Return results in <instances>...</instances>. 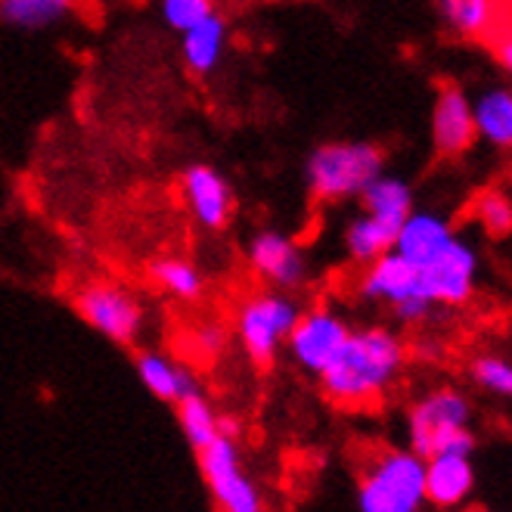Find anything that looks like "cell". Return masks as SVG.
Masks as SVG:
<instances>
[{"instance_id":"6da1fadb","label":"cell","mask_w":512,"mask_h":512,"mask_svg":"<svg viewBox=\"0 0 512 512\" xmlns=\"http://www.w3.org/2000/svg\"><path fill=\"white\" fill-rule=\"evenodd\" d=\"M404 364L401 342L388 329H360L348 333L339 351L329 357V364L317 373L323 395L336 407L364 410L373 407L388 385L398 379Z\"/></svg>"},{"instance_id":"7a4b0ae2","label":"cell","mask_w":512,"mask_h":512,"mask_svg":"<svg viewBox=\"0 0 512 512\" xmlns=\"http://www.w3.org/2000/svg\"><path fill=\"white\" fill-rule=\"evenodd\" d=\"M382 149L373 143H326L314 149L305 177H308V190L317 202H342L354 199L364 193L373 180L382 174Z\"/></svg>"},{"instance_id":"3957f363","label":"cell","mask_w":512,"mask_h":512,"mask_svg":"<svg viewBox=\"0 0 512 512\" xmlns=\"http://www.w3.org/2000/svg\"><path fill=\"white\" fill-rule=\"evenodd\" d=\"M426 500V463L419 454L382 450L360 475L357 503L364 512H413Z\"/></svg>"},{"instance_id":"277c9868","label":"cell","mask_w":512,"mask_h":512,"mask_svg":"<svg viewBox=\"0 0 512 512\" xmlns=\"http://www.w3.org/2000/svg\"><path fill=\"white\" fill-rule=\"evenodd\" d=\"M301 308L283 292V289H267L249 295L236 311V339L239 348L255 367H270L277 354L286 348V339L298 320Z\"/></svg>"},{"instance_id":"5b68a950","label":"cell","mask_w":512,"mask_h":512,"mask_svg":"<svg viewBox=\"0 0 512 512\" xmlns=\"http://www.w3.org/2000/svg\"><path fill=\"white\" fill-rule=\"evenodd\" d=\"M199 472L208 494H212L215 506L224 512H258L264 509V497L255 485V478L246 472L243 457H239L236 432L227 429L212 438L205 447L196 450Z\"/></svg>"},{"instance_id":"8992f818","label":"cell","mask_w":512,"mask_h":512,"mask_svg":"<svg viewBox=\"0 0 512 512\" xmlns=\"http://www.w3.org/2000/svg\"><path fill=\"white\" fill-rule=\"evenodd\" d=\"M469 407L457 391H435L419 401L410 413V444L413 454L423 460L435 454H460L469 457L472 435L466 432Z\"/></svg>"},{"instance_id":"52a82bcc","label":"cell","mask_w":512,"mask_h":512,"mask_svg":"<svg viewBox=\"0 0 512 512\" xmlns=\"http://www.w3.org/2000/svg\"><path fill=\"white\" fill-rule=\"evenodd\" d=\"M75 311L78 317L97 329V333L115 345H134L143 333L146 311L140 298L109 280H90L75 292Z\"/></svg>"},{"instance_id":"ba28073f","label":"cell","mask_w":512,"mask_h":512,"mask_svg":"<svg viewBox=\"0 0 512 512\" xmlns=\"http://www.w3.org/2000/svg\"><path fill=\"white\" fill-rule=\"evenodd\" d=\"M246 261L252 274L264 280L270 289H298L308 280V258L292 236L280 230H261L249 239Z\"/></svg>"},{"instance_id":"9c48e42d","label":"cell","mask_w":512,"mask_h":512,"mask_svg":"<svg viewBox=\"0 0 512 512\" xmlns=\"http://www.w3.org/2000/svg\"><path fill=\"white\" fill-rule=\"evenodd\" d=\"M348 323L329 308H314V311H305L298 314L292 333L286 339V351L289 357L301 370L308 373H320L329 357L339 351V345L348 339Z\"/></svg>"},{"instance_id":"30bf717a","label":"cell","mask_w":512,"mask_h":512,"mask_svg":"<svg viewBox=\"0 0 512 512\" xmlns=\"http://www.w3.org/2000/svg\"><path fill=\"white\" fill-rule=\"evenodd\" d=\"M180 199L202 230H224L233 218V190L212 165H190L180 174Z\"/></svg>"},{"instance_id":"8fae6325","label":"cell","mask_w":512,"mask_h":512,"mask_svg":"<svg viewBox=\"0 0 512 512\" xmlns=\"http://www.w3.org/2000/svg\"><path fill=\"white\" fill-rule=\"evenodd\" d=\"M475 277V255L469 246L450 239V243L419 267V295L429 301H444V305H463L472 292Z\"/></svg>"},{"instance_id":"7c38bea8","label":"cell","mask_w":512,"mask_h":512,"mask_svg":"<svg viewBox=\"0 0 512 512\" xmlns=\"http://www.w3.org/2000/svg\"><path fill=\"white\" fill-rule=\"evenodd\" d=\"M360 295L370 301H388V305H398V301L407 298H423L419 295V267L398 252H385L370 261L367 274L360 277Z\"/></svg>"},{"instance_id":"4fadbf2b","label":"cell","mask_w":512,"mask_h":512,"mask_svg":"<svg viewBox=\"0 0 512 512\" xmlns=\"http://www.w3.org/2000/svg\"><path fill=\"white\" fill-rule=\"evenodd\" d=\"M432 128H435V146H438L441 156H460L463 149L472 146V140L478 134L475 131V115H472L460 87L444 84L438 90Z\"/></svg>"},{"instance_id":"5bb4252c","label":"cell","mask_w":512,"mask_h":512,"mask_svg":"<svg viewBox=\"0 0 512 512\" xmlns=\"http://www.w3.org/2000/svg\"><path fill=\"white\" fill-rule=\"evenodd\" d=\"M137 376L149 395H156L159 401L177 404L180 398H187L190 391H196V376L180 364L177 357L162 354V351H140L137 360Z\"/></svg>"},{"instance_id":"9a60e30c","label":"cell","mask_w":512,"mask_h":512,"mask_svg":"<svg viewBox=\"0 0 512 512\" xmlns=\"http://www.w3.org/2000/svg\"><path fill=\"white\" fill-rule=\"evenodd\" d=\"M227 22L212 13L208 19L196 22L187 32H180V56H184V66L193 75H212L227 56Z\"/></svg>"},{"instance_id":"2e32d148","label":"cell","mask_w":512,"mask_h":512,"mask_svg":"<svg viewBox=\"0 0 512 512\" xmlns=\"http://www.w3.org/2000/svg\"><path fill=\"white\" fill-rule=\"evenodd\" d=\"M404 221L398 218H388V215H376V212H367L357 215L348 230H345V249L354 261L360 264H370L376 261L379 255L395 249V239H398V230H401Z\"/></svg>"},{"instance_id":"e0dca14e","label":"cell","mask_w":512,"mask_h":512,"mask_svg":"<svg viewBox=\"0 0 512 512\" xmlns=\"http://www.w3.org/2000/svg\"><path fill=\"white\" fill-rule=\"evenodd\" d=\"M450 239H454V233H450V227L441 218L407 215L401 230H398V239H395V252L404 255L410 264L423 267L450 243Z\"/></svg>"},{"instance_id":"ac0fdd59","label":"cell","mask_w":512,"mask_h":512,"mask_svg":"<svg viewBox=\"0 0 512 512\" xmlns=\"http://www.w3.org/2000/svg\"><path fill=\"white\" fill-rule=\"evenodd\" d=\"M472 491V466L460 454H435L426 463V500L454 506Z\"/></svg>"},{"instance_id":"d6986e66","label":"cell","mask_w":512,"mask_h":512,"mask_svg":"<svg viewBox=\"0 0 512 512\" xmlns=\"http://www.w3.org/2000/svg\"><path fill=\"white\" fill-rule=\"evenodd\" d=\"M438 7L457 35L485 44L503 19V0H438Z\"/></svg>"},{"instance_id":"ffe728a7","label":"cell","mask_w":512,"mask_h":512,"mask_svg":"<svg viewBox=\"0 0 512 512\" xmlns=\"http://www.w3.org/2000/svg\"><path fill=\"white\" fill-rule=\"evenodd\" d=\"M81 0H0V19L25 32H41V28L66 22Z\"/></svg>"},{"instance_id":"44dd1931","label":"cell","mask_w":512,"mask_h":512,"mask_svg":"<svg viewBox=\"0 0 512 512\" xmlns=\"http://www.w3.org/2000/svg\"><path fill=\"white\" fill-rule=\"evenodd\" d=\"M174 407H177L180 432H184V438H187V444H190L193 450L205 447L208 441L218 438V435L227 429V423L218 416V410H215L212 404H208V398L202 395L199 388L190 391L187 398H180Z\"/></svg>"},{"instance_id":"7402d4cb","label":"cell","mask_w":512,"mask_h":512,"mask_svg":"<svg viewBox=\"0 0 512 512\" xmlns=\"http://www.w3.org/2000/svg\"><path fill=\"white\" fill-rule=\"evenodd\" d=\"M149 280H153L165 295L180 301H199L205 292V277L199 267L187 258H159L149 264Z\"/></svg>"},{"instance_id":"603a6c76","label":"cell","mask_w":512,"mask_h":512,"mask_svg":"<svg viewBox=\"0 0 512 512\" xmlns=\"http://www.w3.org/2000/svg\"><path fill=\"white\" fill-rule=\"evenodd\" d=\"M475 115V131L485 134L497 146H512V94L509 90H494L481 97Z\"/></svg>"},{"instance_id":"cb8c5ba5","label":"cell","mask_w":512,"mask_h":512,"mask_svg":"<svg viewBox=\"0 0 512 512\" xmlns=\"http://www.w3.org/2000/svg\"><path fill=\"white\" fill-rule=\"evenodd\" d=\"M360 199H364L367 212L388 215V218H398V221H404L410 215V205H413L410 187L395 177H385V174H379L373 184L360 193Z\"/></svg>"},{"instance_id":"d4e9b609","label":"cell","mask_w":512,"mask_h":512,"mask_svg":"<svg viewBox=\"0 0 512 512\" xmlns=\"http://www.w3.org/2000/svg\"><path fill=\"white\" fill-rule=\"evenodd\" d=\"M472 212L481 221V227L488 230V236H497L500 239V236L512 233V202L503 193L488 190V193L475 196Z\"/></svg>"},{"instance_id":"484cf974","label":"cell","mask_w":512,"mask_h":512,"mask_svg":"<svg viewBox=\"0 0 512 512\" xmlns=\"http://www.w3.org/2000/svg\"><path fill=\"white\" fill-rule=\"evenodd\" d=\"M215 13V0H159V16L171 32H187Z\"/></svg>"},{"instance_id":"4316f807","label":"cell","mask_w":512,"mask_h":512,"mask_svg":"<svg viewBox=\"0 0 512 512\" xmlns=\"http://www.w3.org/2000/svg\"><path fill=\"white\" fill-rule=\"evenodd\" d=\"M475 379L497 395H512V364H506V360L481 357L475 364Z\"/></svg>"},{"instance_id":"83f0119b","label":"cell","mask_w":512,"mask_h":512,"mask_svg":"<svg viewBox=\"0 0 512 512\" xmlns=\"http://www.w3.org/2000/svg\"><path fill=\"white\" fill-rule=\"evenodd\" d=\"M190 351L199 360H215L224 351V329L218 323H199V326H193Z\"/></svg>"},{"instance_id":"f1b7e54d","label":"cell","mask_w":512,"mask_h":512,"mask_svg":"<svg viewBox=\"0 0 512 512\" xmlns=\"http://www.w3.org/2000/svg\"><path fill=\"white\" fill-rule=\"evenodd\" d=\"M488 44L494 47V56L512 72V13H503L497 32L488 38Z\"/></svg>"},{"instance_id":"f546056e","label":"cell","mask_w":512,"mask_h":512,"mask_svg":"<svg viewBox=\"0 0 512 512\" xmlns=\"http://www.w3.org/2000/svg\"><path fill=\"white\" fill-rule=\"evenodd\" d=\"M391 308H395V314H398L401 320L413 323V320H423V317L429 314L432 301H426V298H407V301H398V305H391Z\"/></svg>"},{"instance_id":"4dcf8cb0","label":"cell","mask_w":512,"mask_h":512,"mask_svg":"<svg viewBox=\"0 0 512 512\" xmlns=\"http://www.w3.org/2000/svg\"><path fill=\"white\" fill-rule=\"evenodd\" d=\"M100 4H115V0H100Z\"/></svg>"}]
</instances>
